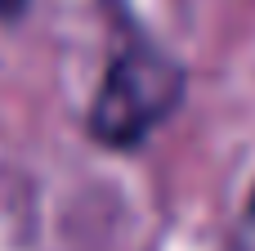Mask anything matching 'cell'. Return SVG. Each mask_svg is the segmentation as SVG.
Here are the masks:
<instances>
[{
  "mask_svg": "<svg viewBox=\"0 0 255 251\" xmlns=\"http://www.w3.org/2000/svg\"><path fill=\"white\" fill-rule=\"evenodd\" d=\"M31 9H36V0H0V27H18V22H27Z\"/></svg>",
  "mask_w": 255,
  "mask_h": 251,
  "instance_id": "3957f363",
  "label": "cell"
},
{
  "mask_svg": "<svg viewBox=\"0 0 255 251\" xmlns=\"http://www.w3.org/2000/svg\"><path fill=\"white\" fill-rule=\"evenodd\" d=\"M229 251H255V184L247 189V202H242V211H238V225H233Z\"/></svg>",
  "mask_w": 255,
  "mask_h": 251,
  "instance_id": "7a4b0ae2",
  "label": "cell"
},
{
  "mask_svg": "<svg viewBox=\"0 0 255 251\" xmlns=\"http://www.w3.org/2000/svg\"><path fill=\"white\" fill-rule=\"evenodd\" d=\"M117 13V36L103 58L99 85L81 112L85 139L108 153V157H139L188 103V63L166 49L157 36H148L121 4Z\"/></svg>",
  "mask_w": 255,
  "mask_h": 251,
  "instance_id": "6da1fadb",
  "label": "cell"
}]
</instances>
